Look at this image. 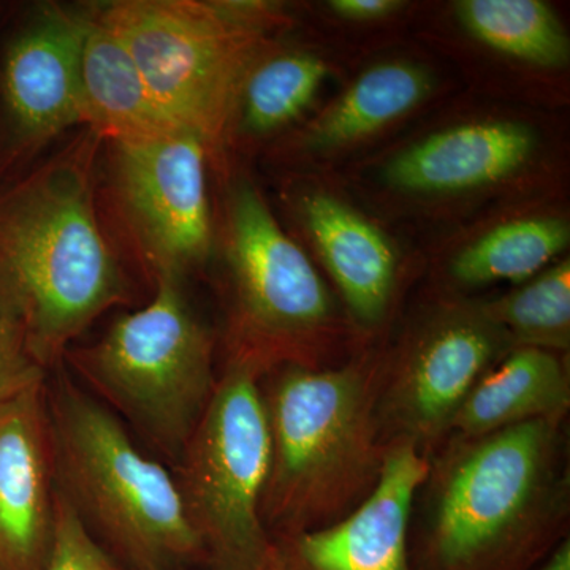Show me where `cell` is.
<instances>
[{"label": "cell", "mask_w": 570, "mask_h": 570, "mask_svg": "<svg viewBox=\"0 0 570 570\" xmlns=\"http://www.w3.org/2000/svg\"><path fill=\"white\" fill-rule=\"evenodd\" d=\"M564 423L449 438L415 498L412 570H534L568 539Z\"/></svg>", "instance_id": "cell-1"}, {"label": "cell", "mask_w": 570, "mask_h": 570, "mask_svg": "<svg viewBox=\"0 0 570 570\" xmlns=\"http://www.w3.org/2000/svg\"><path fill=\"white\" fill-rule=\"evenodd\" d=\"M100 141L86 130L29 174L0 184V288L47 373L97 317L130 299L97 217Z\"/></svg>", "instance_id": "cell-2"}, {"label": "cell", "mask_w": 570, "mask_h": 570, "mask_svg": "<svg viewBox=\"0 0 570 570\" xmlns=\"http://www.w3.org/2000/svg\"><path fill=\"white\" fill-rule=\"evenodd\" d=\"M374 362L281 367L261 379L269 436L261 517L269 538L321 530L376 489L387 442Z\"/></svg>", "instance_id": "cell-3"}, {"label": "cell", "mask_w": 570, "mask_h": 570, "mask_svg": "<svg viewBox=\"0 0 570 570\" xmlns=\"http://www.w3.org/2000/svg\"><path fill=\"white\" fill-rule=\"evenodd\" d=\"M56 479L86 530L127 570L206 568L178 483L102 401L66 374L48 387Z\"/></svg>", "instance_id": "cell-4"}, {"label": "cell", "mask_w": 570, "mask_h": 570, "mask_svg": "<svg viewBox=\"0 0 570 570\" xmlns=\"http://www.w3.org/2000/svg\"><path fill=\"white\" fill-rule=\"evenodd\" d=\"M97 13L132 55L164 115L205 146L219 141L247 75L261 61L272 7L119 0Z\"/></svg>", "instance_id": "cell-5"}, {"label": "cell", "mask_w": 570, "mask_h": 570, "mask_svg": "<svg viewBox=\"0 0 570 570\" xmlns=\"http://www.w3.org/2000/svg\"><path fill=\"white\" fill-rule=\"evenodd\" d=\"M156 281L149 305L122 314L97 343L69 348L63 360L115 414L179 459L219 379L212 333L187 302L181 279Z\"/></svg>", "instance_id": "cell-6"}, {"label": "cell", "mask_w": 570, "mask_h": 570, "mask_svg": "<svg viewBox=\"0 0 570 570\" xmlns=\"http://www.w3.org/2000/svg\"><path fill=\"white\" fill-rule=\"evenodd\" d=\"M176 479L208 570H266L273 540L261 517L269 436L261 379L227 366L179 455Z\"/></svg>", "instance_id": "cell-7"}, {"label": "cell", "mask_w": 570, "mask_h": 570, "mask_svg": "<svg viewBox=\"0 0 570 570\" xmlns=\"http://www.w3.org/2000/svg\"><path fill=\"white\" fill-rule=\"evenodd\" d=\"M228 261L234 314L227 366L258 379L281 367H318L314 346L332 325V296L249 184L232 197Z\"/></svg>", "instance_id": "cell-8"}, {"label": "cell", "mask_w": 570, "mask_h": 570, "mask_svg": "<svg viewBox=\"0 0 570 570\" xmlns=\"http://www.w3.org/2000/svg\"><path fill=\"white\" fill-rule=\"evenodd\" d=\"M513 348L480 307H452L419 333L382 374L379 422L384 441H407L433 456L480 379Z\"/></svg>", "instance_id": "cell-9"}, {"label": "cell", "mask_w": 570, "mask_h": 570, "mask_svg": "<svg viewBox=\"0 0 570 570\" xmlns=\"http://www.w3.org/2000/svg\"><path fill=\"white\" fill-rule=\"evenodd\" d=\"M115 184L157 277L181 279L212 247L204 141L189 132L115 142Z\"/></svg>", "instance_id": "cell-10"}, {"label": "cell", "mask_w": 570, "mask_h": 570, "mask_svg": "<svg viewBox=\"0 0 570 570\" xmlns=\"http://www.w3.org/2000/svg\"><path fill=\"white\" fill-rule=\"evenodd\" d=\"M430 460L411 442H389L366 501L330 527L273 539L266 570H412V510Z\"/></svg>", "instance_id": "cell-11"}, {"label": "cell", "mask_w": 570, "mask_h": 570, "mask_svg": "<svg viewBox=\"0 0 570 570\" xmlns=\"http://www.w3.org/2000/svg\"><path fill=\"white\" fill-rule=\"evenodd\" d=\"M55 441L47 381L0 403V570H47L55 542Z\"/></svg>", "instance_id": "cell-12"}, {"label": "cell", "mask_w": 570, "mask_h": 570, "mask_svg": "<svg viewBox=\"0 0 570 570\" xmlns=\"http://www.w3.org/2000/svg\"><path fill=\"white\" fill-rule=\"evenodd\" d=\"M89 14L45 6L11 39L0 96L11 130L24 145L82 124L81 55Z\"/></svg>", "instance_id": "cell-13"}, {"label": "cell", "mask_w": 570, "mask_h": 570, "mask_svg": "<svg viewBox=\"0 0 570 570\" xmlns=\"http://www.w3.org/2000/svg\"><path fill=\"white\" fill-rule=\"evenodd\" d=\"M534 134L510 121L464 124L442 130L401 153L385 176L409 193L478 189L515 174L530 159Z\"/></svg>", "instance_id": "cell-14"}, {"label": "cell", "mask_w": 570, "mask_h": 570, "mask_svg": "<svg viewBox=\"0 0 570 570\" xmlns=\"http://www.w3.org/2000/svg\"><path fill=\"white\" fill-rule=\"evenodd\" d=\"M303 214L356 324L374 328L387 316L396 281V257L384 234L354 209L314 194Z\"/></svg>", "instance_id": "cell-15"}, {"label": "cell", "mask_w": 570, "mask_h": 570, "mask_svg": "<svg viewBox=\"0 0 570 570\" xmlns=\"http://www.w3.org/2000/svg\"><path fill=\"white\" fill-rule=\"evenodd\" d=\"M80 85L82 124L100 140L115 145L183 130L154 102L132 55L97 11L89 14Z\"/></svg>", "instance_id": "cell-16"}, {"label": "cell", "mask_w": 570, "mask_h": 570, "mask_svg": "<svg viewBox=\"0 0 570 570\" xmlns=\"http://www.w3.org/2000/svg\"><path fill=\"white\" fill-rule=\"evenodd\" d=\"M570 381L554 352L513 347L469 393L450 438H479L532 420H566Z\"/></svg>", "instance_id": "cell-17"}, {"label": "cell", "mask_w": 570, "mask_h": 570, "mask_svg": "<svg viewBox=\"0 0 570 570\" xmlns=\"http://www.w3.org/2000/svg\"><path fill=\"white\" fill-rule=\"evenodd\" d=\"M430 91L422 70L389 62L365 71L311 135L313 145L335 148L377 132L406 115Z\"/></svg>", "instance_id": "cell-18"}, {"label": "cell", "mask_w": 570, "mask_h": 570, "mask_svg": "<svg viewBox=\"0 0 570 570\" xmlns=\"http://www.w3.org/2000/svg\"><path fill=\"white\" fill-rule=\"evenodd\" d=\"M569 224L558 217L510 220L461 250L452 276L463 285L524 283L569 246Z\"/></svg>", "instance_id": "cell-19"}, {"label": "cell", "mask_w": 570, "mask_h": 570, "mask_svg": "<svg viewBox=\"0 0 570 570\" xmlns=\"http://www.w3.org/2000/svg\"><path fill=\"white\" fill-rule=\"evenodd\" d=\"M455 10L472 37L502 55L542 67L569 61L568 33L540 0H461Z\"/></svg>", "instance_id": "cell-20"}, {"label": "cell", "mask_w": 570, "mask_h": 570, "mask_svg": "<svg viewBox=\"0 0 570 570\" xmlns=\"http://www.w3.org/2000/svg\"><path fill=\"white\" fill-rule=\"evenodd\" d=\"M326 73L325 63L306 52L258 61L239 94L243 129L262 135L291 122L313 102Z\"/></svg>", "instance_id": "cell-21"}, {"label": "cell", "mask_w": 570, "mask_h": 570, "mask_svg": "<svg viewBox=\"0 0 570 570\" xmlns=\"http://www.w3.org/2000/svg\"><path fill=\"white\" fill-rule=\"evenodd\" d=\"M513 347L566 352L570 344V264L554 265L512 294L482 306Z\"/></svg>", "instance_id": "cell-22"}, {"label": "cell", "mask_w": 570, "mask_h": 570, "mask_svg": "<svg viewBox=\"0 0 570 570\" xmlns=\"http://www.w3.org/2000/svg\"><path fill=\"white\" fill-rule=\"evenodd\" d=\"M47 381L29 351L20 314L0 288V403Z\"/></svg>", "instance_id": "cell-23"}, {"label": "cell", "mask_w": 570, "mask_h": 570, "mask_svg": "<svg viewBox=\"0 0 570 570\" xmlns=\"http://www.w3.org/2000/svg\"><path fill=\"white\" fill-rule=\"evenodd\" d=\"M47 570H127L86 530L70 502L58 489L55 542Z\"/></svg>", "instance_id": "cell-24"}, {"label": "cell", "mask_w": 570, "mask_h": 570, "mask_svg": "<svg viewBox=\"0 0 570 570\" xmlns=\"http://www.w3.org/2000/svg\"><path fill=\"white\" fill-rule=\"evenodd\" d=\"M401 3L396 0H332L330 7L340 17L351 21H373L387 17Z\"/></svg>", "instance_id": "cell-25"}]
</instances>
